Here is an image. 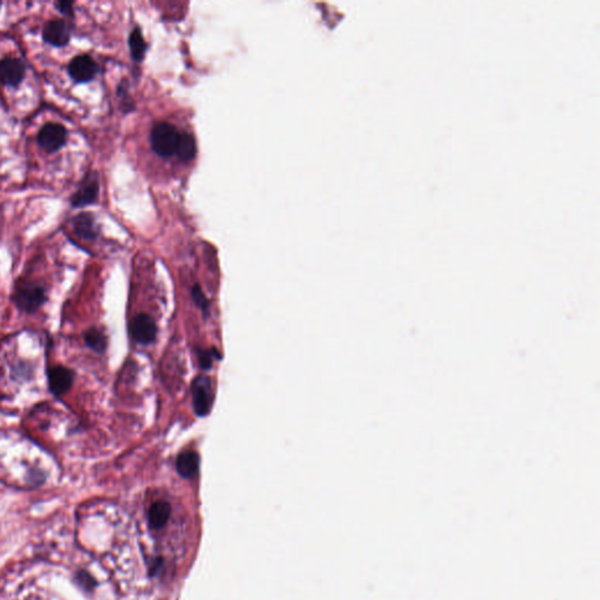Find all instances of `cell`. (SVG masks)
Instances as JSON below:
<instances>
[{
	"instance_id": "cell-12",
	"label": "cell",
	"mask_w": 600,
	"mask_h": 600,
	"mask_svg": "<svg viewBox=\"0 0 600 600\" xmlns=\"http://www.w3.org/2000/svg\"><path fill=\"white\" fill-rule=\"evenodd\" d=\"M73 231L79 238L93 241L97 237L94 218L89 214H80L73 220Z\"/></svg>"
},
{
	"instance_id": "cell-19",
	"label": "cell",
	"mask_w": 600,
	"mask_h": 600,
	"mask_svg": "<svg viewBox=\"0 0 600 600\" xmlns=\"http://www.w3.org/2000/svg\"><path fill=\"white\" fill-rule=\"evenodd\" d=\"M59 11L66 15V16H73V3L71 1H59L57 3Z\"/></svg>"
},
{
	"instance_id": "cell-14",
	"label": "cell",
	"mask_w": 600,
	"mask_h": 600,
	"mask_svg": "<svg viewBox=\"0 0 600 600\" xmlns=\"http://www.w3.org/2000/svg\"><path fill=\"white\" fill-rule=\"evenodd\" d=\"M197 147L196 141L194 139L193 135L189 133H181L180 136V142L177 147L176 154L178 160L182 162L193 161L196 156Z\"/></svg>"
},
{
	"instance_id": "cell-10",
	"label": "cell",
	"mask_w": 600,
	"mask_h": 600,
	"mask_svg": "<svg viewBox=\"0 0 600 600\" xmlns=\"http://www.w3.org/2000/svg\"><path fill=\"white\" fill-rule=\"evenodd\" d=\"M97 195H99V182L97 177L86 178L84 185H81L80 189L74 194L72 204L75 208L86 207L88 204L94 203L97 200Z\"/></svg>"
},
{
	"instance_id": "cell-2",
	"label": "cell",
	"mask_w": 600,
	"mask_h": 600,
	"mask_svg": "<svg viewBox=\"0 0 600 600\" xmlns=\"http://www.w3.org/2000/svg\"><path fill=\"white\" fill-rule=\"evenodd\" d=\"M193 406L195 413L200 418L208 415L214 402V389L210 377L198 375L191 384Z\"/></svg>"
},
{
	"instance_id": "cell-7",
	"label": "cell",
	"mask_w": 600,
	"mask_h": 600,
	"mask_svg": "<svg viewBox=\"0 0 600 600\" xmlns=\"http://www.w3.org/2000/svg\"><path fill=\"white\" fill-rule=\"evenodd\" d=\"M45 301V293L37 285L21 286L16 293V303L23 311L33 312Z\"/></svg>"
},
{
	"instance_id": "cell-1",
	"label": "cell",
	"mask_w": 600,
	"mask_h": 600,
	"mask_svg": "<svg viewBox=\"0 0 600 600\" xmlns=\"http://www.w3.org/2000/svg\"><path fill=\"white\" fill-rule=\"evenodd\" d=\"M181 133L169 122H158L150 131V144L155 153L161 158H170L176 154Z\"/></svg>"
},
{
	"instance_id": "cell-17",
	"label": "cell",
	"mask_w": 600,
	"mask_h": 600,
	"mask_svg": "<svg viewBox=\"0 0 600 600\" xmlns=\"http://www.w3.org/2000/svg\"><path fill=\"white\" fill-rule=\"evenodd\" d=\"M191 297H193L195 304L202 310V312H204L205 315H208L209 300L205 297V294H204L202 289H200V285H195L193 289H191Z\"/></svg>"
},
{
	"instance_id": "cell-5",
	"label": "cell",
	"mask_w": 600,
	"mask_h": 600,
	"mask_svg": "<svg viewBox=\"0 0 600 600\" xmlns=\"http://www.w3.org/2000/svg\"><path fill=\"white\" fill-rule=\"evenodd\" d=\"M68 73L77 82H88L97 75V62H94L89 55L85 54L77 55L70 62Z\"/></svg>"
},
{
	"instance_id": "cell-16",
	"label": "cell",
	"mask_w": 600,
	"mask_h": 600,
	"mask_svg": "<svg viewBox=\"0 0 600 600\" xmlns=\"http://www.w3.org/2000/svg\"><path fill=\"white\" fill-rule=\"evenodd\" d=\"M85 339L86 344L97 353H102L107 347L106 335H104V332L97 328H91L86 332Z\"/></svg>"
},
{
	"instance_id": "cell-11",
	"label": "cell",
	"mask_w": 600,
	"mask_h": 600,
	"mask_svg": "<svg viewBox=\"0 0 600 600\" xmlns=\"http://www.w3.org/2000/svg\"><path fill=\"white\" fill-rule=\"evenodd\" d=\"M200 469V456L195 451L185 450L176 460L177 473L183 478H193Z\"/></svg>"
},
{
	"instance_id": "cell-3",
	"label": "cell",
	"mask_w": 600,
	"mask_h": 600,
	"mask_svg": "<svg viewBox=\"0 0 600 600\" xmlns=\"http://www.w3.org/2000/svg\"><path fill=\"white\" fill-rule=\"evenodd\" d=\"M67 131L62 124H47L38 134L39 146L47 153H54L66 143Z\"/></svg>"
},
{
	"instance_id": "cell-9",
	"label": "cell",
	"mask_w": 600,
	"mask_h": 600,
	"mask_svg": "<svg viewBox=\"0 0 600 600\" xmlns=\"http://www.w3.org/2000/svg\"><path fill=\"white\" fill-rule=\"evenodd\" d=\"M48 384L50 389L55 395H62L67 392L73 384V372L62 366L53 367L48 372Z\"/></svg>"
},
{
	"instance_id": "cell-6",
	"label": "cell",
	"mask_w": 600,
	"mask_h": 600,
	"mask_svg": "<svg viewBox=\"0 0 600 600\" xmlns=\"http://www.w3.org/2000/svg\"><path fill=\"white\" fill-rule=\"evenodd\" d=\"M43 38L47 44L53 45V46H65L70 41V27L66 24L65 20H50L44 26Z\"/></svg>"
},
{
	"instance_id": "cell-13",
	"label": "cell",
	"mask_w": 600,
	"mask_h": 600,
	"mask_svg": "<svg viewBox=\"0 0 600 600\" xmlns=\"http://www.w3.org/2000/svg\"><path fill=\"white\" fill-rule=\"evenodd\" d=\"M171 508L170 504L163 500H158L150 507L148 512V521L154 529H162L169 521Z\"/></svg>"
},
{
	"instance_id": "cell-8",
	"label": "cell",
	"mask_w": 600,
	"mask_h": 600,
	"mask_svg": "<svg viewBox=\"0 0 600 600\" xmlns=\"http://www.w3.org/2000/svg\"><path fill=\"white\" fill-rule=\"evenodd\" d=\"M25 65L19 59L5 58L0 62V81L6 86L16 87L25 77Z\"/></svg>"
},
{
	"instance_id": "cell-15",
	"label": "cell",
	"mask_w": 600,
	"mask_h": 600,
	"mask_svg": "<svg viewBox=\"0 0 600 600\" xmlns=\"http://www.w3.org/2000/svg\"><path fill=\"white\" fill-rule=\"evenodd\" d=\"M129 47L131 58L134 59L135 62H141L146 53L147 45L139 27H135L129 35Z\"/></svg>"
},
{
	"instance_id": "cell-18",
	"label": "cell",
	"mask_w": 600,
	"mask_h": 600,
	"mask_svg": "<svg viewBox=\"0 0 600 600\" xmlns=\"http://www.w3.org/2000/svg\"><path fill=\"white\" fill-rule=\"evenodd\" d=\"M197 354H198L200 366L204 370L210 368L215 359H220V354L216 350H200Z\"/></svg>"
},
{
	"instance_id": "cell-4",
	"label": "cell",
	"mask_w": 600,
	"mask_h": 600,
	"mask_svg": "<svg viewBox=\"0 0 600 600\" xmlns=\"http://www.w3.org/2000/svg\"><path fill=\"white\" fill-rule=\"evenodd\" d=\"M158 327L154 319L146 313L135 317L131 323V335L135 341L141 345L151 344L156 339Z\"/></svg>"
}]
</instances>
